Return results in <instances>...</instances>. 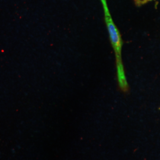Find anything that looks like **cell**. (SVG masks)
Masks as SVG:
<instances>
[{"label":"cell","mask_w":160,"mask_h":160,"mask_svg":"<svg viewBox=\"0 0 160 160\" xmlns=\"http://www.w3.org/2000/svg\"><path fill=\"white\" fill-rule=\"evenodd\" d=\"M104 13V18L107 28L108 29L111 43L114 49L116 58V65L118 71V78L119 84L121 89L123 92H127L128 90V85L126 81V77L125 74L124 68L122 61V46L123 42L121 38L120 32L117 29L116 25L113 23L111 14L109 12V8L107 4L106 0H101Z\"/></svg>","instance_id":"6da1fadb"}]
</instances>
